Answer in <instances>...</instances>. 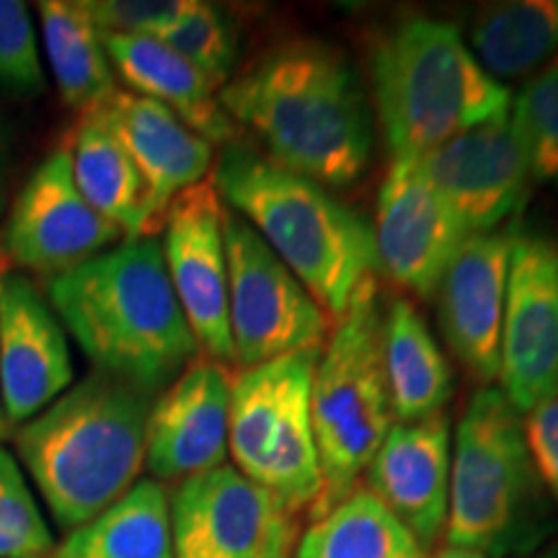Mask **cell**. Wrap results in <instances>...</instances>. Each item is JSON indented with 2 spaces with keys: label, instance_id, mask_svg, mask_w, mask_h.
<instances>
[{
  "label": "cell",
  "instance_id": "52a82bcc",
  "mask_svg": "<svg viewBox=\"0 0 558 558\" xmlns=\"http://www.w3.org/2000/svg\"><path fill=\"white\" fill-rule=\"evenodd\" d=\"M311 414L320 469V497L311 509L316 520L357 488L396 424L383 369V316L375 277L360 284L320 349Z\"/></svg>",
  "mask_w": 558,
  "mask_h": 558
},
{
  "label": "cell",
  "instance_id": "f1b7e54d",
  "mask_svg": "<svg viewBox=\"0 0 558 558\" xmlns=\"http://www.w3.org/2000/svg\"><path fill=\"white\" fill-rule=\"evenodd\" d=\"M156 39L169 45L186 62H192L215 88H222L233 75L239 45H235V29L228 13L213 3L192 0L190 9L156 34Z\"/></svg>",
  "mask_w": 558,
  "mask_h": 558
},
{
  "label": "cell",
  "instance_id": "ac0fdd59",
  "mask_svg": "<svg viewBox=\"0 0 558 558\" xmlns=\"http://www.w3.org/2000/svg\"><path fill=\"white\" fill-rule=\"evenodd\" d=\"M230 383L226 365L197 357L156 396L145 465L158 481H184L226 465Z\"/></svg>",
  "mask_w": 558,
  "mask_h": 558
},
{
  "label": "cell",
  "instance_id": "4fadbf2b",
  "mask_svg": "<svg viewBox=\"0 0 558 558\" xmlns=\"http://www.w3.org/2000/svg\"><path fill=\"white\" fill-rule=\"evenodd\" d=\"M222 205L213 179L199 181L171 202L163 222V259L186 324L207 360L228 365L233 339L228 320V259Z\"/></svg>",
  "mask_w": 558,
  "mask_h": 558
},
{
  "label": "cell",
  "instance_id": "7a4b0ae2",
  "mask_svg": "<svg viewBox=\"0 0 558 558\" xmlns=\"http://www.w3.org/2000/svg\"><path fill=\"white\" fill-rule=\"evenodd\" d=\"M47 303L96 373L153 396L199 357L158 239H128L50 277Z\"/></svg>",
  "mask_w": 558,
  "mask_h": 558
},
{
  "label": "cell",
  "instance_id": "d6a6232c",
  "mask_svg": "<svg viewBox=\"0 0 558 558\" xmlns=\"http://www.w3.org/2000/svg\"><path fill=\"white\" fill-rule=\"evenodd\" d=\"M522 432L541 484L558 501V390L522 414Z\"/></svg>",
  "mask_w": 558,
  "mask_h": 558
},
{
  "label": "cell",
  "instance_id": "2e32d148",
  "mask_svg": "<svg viewBox=\"0 0 558 558\" xmlns=\"http://www.w3.org/2000/svg\"><path fill=\"white\" fill-rule=\"evenodd\" d=\"M65 331L37 284L21 271L0 275V401L21 427L73 383Z\"/></svg>",
  "mask_w": 558,
  "mask_h": 558
},
{
  "label": "cell",
  "instance_id": "3957f363",
  "mask_svg": "<svg viewBox=\"0 0 558 558\" xmlns=\"http://www.w3.org/2000/svg\"><path fill=\"white\" fill-rule=\"evenodd\" d=\"M156 396L94 373L21 424L16 450L58 527L86 525L137 484Z\"/></svg>",
  "mask_w": 558,
  "mask_h": 558
},
{
  "label": "cell",
  "instance_id": "ba28073f",
  "mask_svg": "<svg viewBox=\"0 0 558 558\" xmlns=\"http://www.w3.org/2000/svg\"><path fill=\"white\" fill-rule=\"evenodd\" d=\"M320 349L239 369L230 383L228 452L235 471L269 492L290 514L313 509L320 469L311 393Z\"/></svg>",
  "mask_w": 558,
  "mask_h": 558
},
{
  "label": "cell",
  "instance_id": "5bb4252c",
  "mask_svg": "<svg viewBox=\"0 0 558 558\" xmlns=\"http://www.w3.org/2000/svg\"><path fill=\"white\" fill-rule=\"evenodd\" d=\"M416 160L469 235L501 230L533 184L509 114L465 130Z\"/></svg>",
  "mask_w": 558,
  "mask_h": 558
},
{
  "label": "cell",
  "instance_id": "7402d4cb",
  "mask_svg": "<svg viewBox=\"0 0 558 558\" xmlns=\"http://www.w3.org/2000/svg\"><path fill=\"white\" fill-rule=\"evenodd\" d=\"M65 148L75 186L88 205L114 222L124 239H156L145 181L99 111L81 117Z\"/></svg>",
  "mask_w": 558,
  "mask_h": 558
},
{
  "label": "cell",
  "instance_id": "7c38bea8",
  "mask_svg": "<svg viewBox=\"0 0 558 558\" xmlns=\"http://www.w3.org/2000/svg\"><path fill=\"white\" fill-rule=\"evenodd\" d=\"M122 235L78 192L70 153L58 148L34 169L13 202L3 248L21 269L54 277L114 248Z\"/></svg>",
  "mask_w": 558,
  "mask_h": 558
},
{
  "label": "cell",
  "instance_id": "d590c367",
  "mask_svg": "<svg viewBox=\"0 0 558 558\" xmlns=\"http://www.w3.org/2000/svg\"><path fill=\"white\" fill-rule=\"evenodd\" d=\"M13 427L9 424V418H5V411H3V401H0V445L5 442V439L11 437Z\"/></svg>",
  "mask_w": 558,
  "mask_h": 558
},
{
  "label": "cell",
  "instance_id": "f546056e",
  "mask_svg": "<svg viewBox=\"0 0 558 558\" xmlns=\"http://www.w3.org/2000/svg\"><path fill=\"white\" fill-rule=\"evenodd\" d=\"M54 538L19 463L0 448V558H45Z\"/></svg>",
  "mask_w": 558,
  "mask_h": 558
},
{
  "label": "cell",
  "instance_id": "277c9868",
  "mask_svg": "<svg viewBox=\"0 0 558 558\" xmlns=\"http://www.w3.org/2000/svg\"><path fill=\"white\" fill-rule=\"evenodd\" d=\"M213 184L326 316H344L360 284L375 277L373 226L326 186L279 169L267 156L235 143L226 145L215 163Z\"/></svg>",
  "mask_w": 558,
  "mask_h": 558
},
{
  "label": "cell",
  "instance_id": "9c48e42d",
  "mask_svg": "<svg viewBox=\"0 0 558 558\" xmlns=\"http://www.w3.org/2000/svg\"><path fill=\"white\" fill-rule=\"evenodd\" d=\"M228 320L241 369L303 349H324L329 316L259 233L226 207Z\"/></svg>",
  "mask_w": 558,
  "mask_h": 558
},
{
  "label": "cell",
  "instance_id": "d4e9b609",
  "mask_svg": "<svg viewBox=\"0 0 558 558\" xmlns=\"http://www.w3.org/2000/svg\"><path fill=\"white\" fill-rule=\"evenodd\" d=\"M45 558H173L169 494L158 481H137Z\"/></svg>",
  "mask_w": 558,
  "mask_h": 558
},
{
  "label": "cell",
  "instance_id": "1f68e13d",
  "mask_svg": "<svg viewBox=\"0 0 558 558\" xmlns=\"http://www.w3.org/2000/svg\"><path fill=\"white\" fill-rule=\"evenodd\" d=\"M192 0H83L104 37H156L171 26Z\"/></svg>",
  "mask_w": 558,
  "mask_h": 558
},
{
  "label": "cell",
  "instance_id": "9a60e30c",
  "mask_svg": "<svg viewBox=\"0 0 558 558\" xmlns=\"http://www.w3.org/2000/svg\"><path fill=\"white\" fill-rule=\"evenodd\" d=\"M378 267L416 298H435L445 269L469 239L416 158H393L373 228Z\"/></svg>",
  "mask_w": 558,
  "mask_h": 558
},
{
  "label": "cell",
  "instance_id": "8d00e7d4",
  "mask_svg": "<svg viewBox=\"0 0 558 558\" xmlns=\"http://www.w3.org/2000/svg\"><path fill=\"white\" fill-rule=\"evenodd\" d=\"M525 558H558V543L556 546H546V548L535 550V554H530Z\"/></svg>",
  "mask_w": 558,
  "mask_h": 558
},
{
  "label": "cell",
  "instance_id": "e0dca14e",
  "mask_svg": "<svg viewBox=\"0 0 558 558\" xmlns=\"http://www.w3.org/2000/svg\"><path fill=\"white\" fill-rule=\"evenodd\" d=\"M518 226L469 235L437 288L439 326L450 352L473 378L499 380L509 251Z\"/></svg>",
  "mask_w": 558,
  "mask_h": 558
},
{
  "label": "cell",
  "instance_id": "6da1fadb",
  "mask_svg": "<svg viewBox=\"0 0 558 558\" xmlns=\"http://www.w3.org/2000/svg\"><path fill=\"white\" fill-rule=\"evenodd\" d=\"M218 99L279 169L326 190H344L365 177L375 143L373 107L357 70L324 41L271 47L230 78Z\"/></svg>",
  "mask_w": 558,
  "mask_h": 558
},
{
  "label": "cell",
  "instance_id": "8fae6325",
  "mask_svg": "<svg viewBox=\"0 0 558 558\" xmlns=\"http://www.w3.org/2000/svg\"><path fill=\"white\" fill-rule=\"evenodd\" d=\"M499 380L520 416L558 390V239L543 230H514Z\"/></svg>",
  "mask_w": 558,
  "mask_h": 558
},
{
  "label": "cell",
  "instance_id": "4316f807",
  "mask_svg": "<svg viewBox=\"0 0 558 558\" xmlns=\"http://www.w3.org/2000/svg\"><path fill=\"white\" fill-rule=\"evenodd\" d=\"M295 558H429V550L365 488L311 522Z\"/></svg>",
  "mask_w": 558,
  "mask_h": 558
},
{
  "label": "cell",
  "instance_id": "e575fe53",
  "mask_svg": "<svg viewBox=\"0 0 558 558\" xmlns=\"http://www.w3.org/2000/svg\"><path fill=\"white\" fill-rule=\"evenodd\" d=\"M5 163H9V137H5V130H3V124H0V190H3Z\"/></svg>",
  "mask_w": 558,
  "mask_h": 558
},
{
  "label": "cell",
  "instance_id": "30bf717a",
  "mask_svg": "<svg viewBox=\"0 0 558 558\" xmlns=\"http://www.w3.org/2000/svg\"><path fill=\"white\" fill-rule=\"evenodd\" d=\"M173 558H290L295 522L230 465L184 478L171 497Z\"/></svg>",
  "mask_w": 558,
  "mask_h": 558
},
{
  "label": "cell",
  "instance_id": "4dcf8cb0",
  "mask_svg": "<svg viewBox=\"0 0 558 558\" xmlns=\"http://www.w3.org/2000/svg\"><path fill=\"white\" fill-rule=\"evenodd\" d=\"M0 88L19 96H37L45 88L37 34L19 0H0Z\"/></svg>",
  "mask_w": 558,
  "mask_h": 558
},
{
  "label": "cell",
  "instance_id": "484cf974",
  "mask_svg": "<svg viewBox=\"0 0 558 558\" xmlns=\"http://www.w3.org/2000/svg\"><path fill=\"white\" fill-rule=\"evenodd\" d=\"M469 39L473 58L494 81L525 78L558 50V0H512L476 11Z\"/></svg>",
  "mask_w": 558,
  "mask_h": 558
},
{
  "label": "cell",
  "instance_id": "ffe728a7",
  "mask_svg": "<svg viewBox=\"0 0 558 558\" xmlns=\"http://www.w3.org/2000/svg\"><path fill=\"white\" fill-rule=\"evenodd\" d=\"M99 114L135 160L148 190L150 226L160 233L171 202L207 179L213 145L166 109L145 96L117 90Z\"/></svg>",
  "mask_w": 558,
  "mask_h": 558
},
{
  "label": "cell",
  "instance_id": "d6986e66",
  "mask_svg": "<svg viewBox=\"0 0 558 558\" xmlns=\"http://www.w3.org/2000/svg\"><path fill=\"white\" fill-rule=\"evenodd\" d=\"M450 418L445 411L388 429L365 471V492L432 548L448 527L450 509Z\"/></svg>",
  "mask_w": 558,
  "mask_h": 558
},
{
  "label": "cell",
  "instance_id": "cb8c5ba5",
  "mask_svg": "<svg viewBox=\"0 0 558 558\" xmlns=\"http://www.w3.org/2000/svg\"><path fill=\"white\" fill-rule=\"evenodd\" d=\"M41 37L62 101L83 114H94L114 99V70L104 47V34L81 0H45L37 5Z\"/></svg>",
  "mask_w": 558,
  "mask_h": 558
},
{
  "label": "cell",
  "instance_id": "836d02e7",
  "mask_svg": "<svg viewBox=\"0 0 558 558\" xmlns=\"http://www.w3.org/2000/svg\"><path fill=\"white\" fill-rule=\"evenodd\" d=\"M437 558H486V556H481V554H476V550H471V548L448 546V548L439 550V556H437Z\"/></svg>",
  "mask_w": 558,
  "mask_h": 558
},
{
  "label": "cell",
  "instance_id": "5b68a950",
  "mask_svg": "<svg viewBox=\"0 0 558 558\" xmlns=\"http://www.w3.org/2000/svg\"><path fill=\"white\" fill-rule=\"evenodd\" d=\"M373 101L393 158H422L448 140L509 114L512 94L473 58L460 32L409 19L369 52Z\"/></svg>",
  "mask_w": 558,
  "mask_h": 558
},
{
  "label": "cell",
  "instance_id": "83f0119b",
  "mask_svg": "<svg viewBox=\"0 0 558 558\" xmlns=\"http://www.w3.org/2000/svg\"><path fill=\"white\" fill-rule=\"evenodd\" d=\"M530 179L558 190V62L525 83L509 109Z\"/></svg>",
  "mask_w": 558,
  "mask_h": 558
},
{
  "label": "cell",
  "instance_id": "44dd1931",
  "mask_svg": "<svg viewBox=\"0 0 558 558\" xmlns=\"http://www.w3.org/2000/svg\"><path fill=\"white\" fill-rule=\"evenodd\" d=\"M104 47L111 65L137 96L163 104L209 145H230L239 135V124L222 109L218 88L169 45L156 37L109 34Z\"/></svg>",
  "mask_w": 558,
  "mask_h": 558
},
{
  "label": "cell",
  "instance_id": "8992f818",
  "mask_svg": "<svg viewBox=\"0 0 558 558\" xmlns=\"http://www.w3.org/2000/svg\"><path fill=\"white\" fill-rule=\"evenodd\" d=\"M554 527L520 411L499 388L484 386L458 424L448 546L471 548L486 558H525L546 546Z\"/></svg>",
  "mask_w": 558,
  "mask_h": 558
},
{
  "label": "cell",
  "instance_id": "603a6c76",
  "mask_svg": "<svg viewBox=\"0 0 558 558\" xmlns=\"http://www.w3.org/2000/svg\"><path fill=\"white\" fill-rule=\"evenodd\" d=\"M383 369L393 422H422L450 401V362L409 300H393L383 316Z\"/></svg>",
  "mask_w": 558,
  "mask_h": 558
}]
</instances>
